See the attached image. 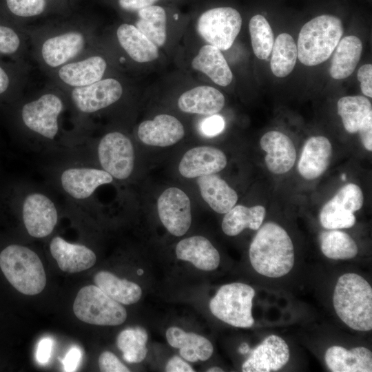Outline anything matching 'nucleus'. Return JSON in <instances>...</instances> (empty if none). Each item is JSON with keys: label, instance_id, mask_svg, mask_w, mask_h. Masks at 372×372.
Returning <instances> with one entry per match:
<instances>
[{"label": "nucleus", "instance_id": "38", "mask_svg": "<svg viewBox=\"0 0 372 372\" xmlns=\"http://www.w3.org/2000/svg\"><path fill=\"white\" fill-rule=\"evenodd\" d=\"M249 30L254 54L259 59H267L274 43L273 33L269 22L263 16L256 14L250 19Z\"/></svg>", "mask_w": 372, "mask_h": 372}, {"label": "nucleus", "instance_id": "27", "mask_svg": "<svg viewBox=\"0 0 372 372\" xmlns=\"http://www.w3.org/2000/svg\"><path fill=\"white\" fill-rule=\"evenodd\" d=\"M116 37L122 48L136 62H150L158 57V47L132 24H121Z\"/></svg>", "mask_w": 372, "mask_h": 372}, {"label": "nucleus", "instance_id": "26", "mask_svg": "<svg viewBox=\"0 0 372 372\" xmlns=\"http://www.w3.org/2000/svg\"><path fill=\"white\" fill-rule=\"evenodd\" d=\"M166 338L170 346L179 349L180 355L191 362L208 360L214 351L211 343L205 337L177 327L167 329Z\"/></svg>", "mask_w": 372, "mask_h": 372}, {"label": "nucleus", "instance_id": "14", "mask_svg": "<svg viewBox=\"0 0 372 372\" xmlns=\"http://www.w3.org/2000/svg\"><path fill=\"white\" fill-rule=\"evenodd\" d=\"M157 208L161 221L174 236H183L192 223L191 202L181 189L172 187L158 197Z\"/></svg>", "mask_w": 372, "mask_h": 372}, {"label": "nucleus", "instance_id": "28", "mask_svg": "<svg viewBox=\"0 0 372 372\" xmlns=\"http://www.w3.org/2000/svg\"><path fill=\"white\" fill-rule=\"evenodd\" d=\"M197 183L203 200L217 213H227L237 203L236 191L215 174L198 177Z\"/></svg>", "mask_w": 372, "mask_h": 372}, {"label": "nucleus", "instance_id": "19", "mask_svg": "<svg viewBox=\"0 0 372 372\" xmlns=\"http://www.w3.org/2000/svg\"><path fill=\"white\" fill-rule=\"evenodd\" d=\"M137 134L144 144L167 147L180 141L185 135V129L176 117L162 114L153 120L143 121L138 127Z\"/></svg>", "mask_w": 372, "mask_h": 372}, {"label": "nucleus", "instance_id": "44", "mask_svg": "<svg viewBox=\"0 0 372 372\" xmlns=\"http://www.w3.org/2000/svg\"><path fill=\"white\" fill-rule=\"evenodd\" d=\"M160 0H117L119 8L127 12H137L145 8L155 5Z\"/></svg>", "mask_w": 372, "mask_h": 372}, {"label": "nucleus", "instance_id": "41", "mask_svg": "<svg viewBox=\"0 0 372 372\" xmlns=\"http://www.w3.org/2000/svg\"><path fill=\"white\" fill-rule=\"evenodd\" d=\"M99 366L103 372H129L130 370L110 351L103 352L99 358Z\"/></svg>", "mask_w": 372, "mask_h": 372}, {"label": "nucleus", "instance_id": "34", "mask_svg": "<svg viewBox=\"0 0 372 372\" xmlns=\"http://www.w3.org/2000/svg\"><path fill=\"white\" fill-rule=\"evenodd\" d=\"M270 67L273 74L279 78L289 75L294 68L298 58L297 45L287 33L279 34L271 50Z\"/></svg>", "mask_w": 372, "mask_h": 372}, {"label": "nucleus", "instance_id": "30", "mask_svg": "<svg viewBox=\"0 0 372 372\" xmlns=\"http://www.w3.org/2000/svg\"><path fill=\"white\" fill-rule=\"evenodd\" d=\"M362 48L361 40L354 35L340 39L331 59L329 68L331 76L337 80L349 76L360 61Z\"/></svg>", "mask_w": 372, "mask_h": 372}, {"label": "nucleus", "instance_id": "24", "mask_svg": "<svg viewBox=\"0 0 372 372\" xmlns=\"http://www.w3.org/2000/svg\"><path fill=\"white\" fill-rule=\"evenodd\" d=\"M324 360L333 372L372 371V353L364 347L350 350L340 346L331 347L325 352Z\"/></svg>", "mask_w": 372, "mask_h": 372}, {"label": "nucleus", "instance_id": "31", "mask_svg": "<svg viewBox=\"0 0 372 372\" xmlns=\"http://www.w3.org/2000/svg\"><path fill=\"white\" fill-rule=\"evenodd\" d=\"M265 208L262 205L251 207L241 205L234 206L225 213L222 229L229 236L238 235L245 228L258 230L265 219Z\"/></svg>", "mask_w": 372, "mask_h": 372}, {"label": "nucleus", "instance_id": "15", "mask_svg": "<svg viewBox=\"0 0 372 372\" xmlns=\"http://www.w3.org/2000/svg\"><path fill=\"white\" fill-rule=\"evenodd\" d=\"M112 181L113 177L103 169L85 166L68 167L60 176V184L64 192L80 200L90 197L99 186Z\"/></svg>", "mask_w": 372, "mask_h": 372}, {"label": "nucleus", "instance_id": "23", "mask_svg": "<svg viewBox=\"0 0 372 372\" xmlns=\"http://www.w3.org/2000/svg\"><path fill=\"white\" fill-rule=\"evenodd\" d=\"M178 259L188 261L204 271L216 269L220 264V254L210 241L201 236L180 240L176 247Z\"/></svg>", "mask_w": 372, "mask_h": 372}, {"label": "nucleus", "instance_id": "25", "mask_svg": "<svg viewBox=\"0 0 372 372\" xmlns=\"http://www.w3.org/2000/svg\"><path fill=\"white\" fill-rule=\"evenodd\" d=\"M225 101L224 95L218 90L200 85L183 93L178 98V105L186 113L211 116L223 109Z\"/></svg>", "mask_w": 372, "mask_h": 372}, {"label": "nucleus", "instance_id": "47", "mask_svg": "<svg viewBox=\"0 0 372 372\" xmlns=\"http://www.w3.org/2000/svg\"><path fill=\"white\" fill-rule=\"evenodd\" d=\"M53 341L50 338H43L39 343L36 358L38 362L44 364L50 359L52 350Z\"/></svg>", "mask_w": 372, "mask_h": 372}, {"label": "nucleus", "instance_id": "39", "mask_svg": "<svg viewBox=\"0 0 372 372\" xmlns=\"http://www.w3.org/2000/svg\"><path fill=\"white\" fill-rule=\"evenodd\" d=\"M49 0H6L9 11L14 16L23 19H33L47 12Z\"/></svg>", "mask_w": 372, "mask_h": 372}, {"label": "nucleus", "instance_id": "7", "mask_svg": "<svg viewBox=\"0 0 372 372\" xmlns=\"http://www.w3.org/2000/svg\"><path fill=\"white\" fill-rule=\"evenodd\" d=\"M60 95L48 92L25 103L21 109V119L32 134L48 140H53L59 132V119L64 109Z\"/></svg>", "mask_w": 372, "mask_h": 372}, {"label": "nucleus", "instance_id": "11", "mask_svg": "<svg viewBox=\"0 0 372 372\" xmlns=\"http://www.w3.org/2000/svg\"><path fill=\"white\" fill-rule=\"evenodd\" d=\"M87 46V34L81 29H68L46 37L40 48L43 63L58 69L74 61Z\"/></svg>", "mask_w": 372, "mask_h": 372}, {"label": "nucleus", "instance_id": "17", "mask_svg": "<svg viewBox=\"0 0 372 372\" xmlns=\"http://www.w3.org/2000/svg\"><path fill=\"white\" fill-rule=\"evenodd\" d=\"M227 165V157L220 149L211 146L192 148L181 158L178 170L188 178L216 174Z\"/></svg>", "mask_w": 372, "mask_h": 372}, {"label": "nucleus", "instance_id": "29", "mask_svg": "<svg viewBox=\"0 0 372 372\" xmlns=\"http://www.w3.org/2000/svg\"><path fill=\"white\" fill-rule=\"evenodd\" d=\"M192 66L221 86L228 85L233 79L231 70L221 51L209 44L200 49L192 61Z\"/></svg>", "mask_w": 372, "mask_h": 372}, {"label": "nucleus", "instance_id": "43", "mask_svg": "<svg viewBox=\"0 0 372 372\" xmlns=\"http://www.w3.org/2000/svg\"><path fill=\"white\" fill-rule=\"evenodd\" d=\"M358 79L360 82L362 92L366 96L372 97V65H362L358 72Z\"/></svg>", "mask_w": 372, "mask_h": 372}, {"label": "nucleus", "instance_id": "13", "mask_svg": "<svg viewBox=\"0 0 372 372\" xmlns=\"http://www.w3.org/2000/svg\"><path fill=\"white\" fill-rule=\"evenodd\" d=\"M22 216L28 233L38 238L49 236L58 221V211L54 201L47 195L37 192L25 196Z\"/></svg>", "mask_w": 372, "mask_h": 372}, {"label": "nucleus", "instance_id": "1", "mask_svg": "<svg viewBox=\"0 0 372 372\" xmlns=\"http://www.w3.org/2000/svg\"><path fill=\"white\" fill-rule=\"evenodd\" d=\"M252 267L269 278L287 274L294 265V249L287 232L278 224L267 222L258 229L249 251Z\"/></svg>", "mask_w": 372, "mask_h": 372}, {"label": "nucleus", "instance_id": "42", "mask_svg": "<svg viewBox=\"0 0 372 372\" xmlns=\"http://www.w3.org/2000/svg\"><path fill=\"white\" fill-rule=\"evenodd\" d=\"M224 118L217 114H213L204 119L200 125V130L203 135L212 137L220 134L225 129Z\"/></svg>", "mask_w": 372, "mask_h": 372}, {"label": "nucleus", "instance_id": "5", "mask_svg": "<svg viewBox=\"0 0 372 372\" xmlns=\"http://www.w3.org/2000/svg\"><path fill=\"white\" fill-rule=\"evenodd\" d=\"M255 290L242 282H233L222 286L209 302L212 314L223 322L242 328L254 324L252 316V300Z\"/></svg>", "mask_w": 372, "mask_h": 372}, {"label": "nucleus", "instance_id": "49", "mask_svg": "<svg viewBox=\"0 0 372 372\" xmlns=\"http://www.w3.org/2000/svg\"><path fill=\"white\" fill-rule=\"evenodd\" d=\"M10 82L8 74L0 65V94L4 93L8 89Z\"/></svg>", "mask_w": 372, "mask_h": 372}, {"label": "nucleus", "instance_id": "35", "mask_svg": "<svg viewBox=\"0 0 372 372\" xmlns=\"http://www.w3.org/2000/svg\"><path fill=\"white\" fill-rule=\"evenodd\" d=\"M337 107L344 129L351 134L358 132L365 118L372 114L371 103L367 98L360 95L340 98Z\"/></svg>", "mask_w": 372, "mask_h": 372}, {"label": "nucleus", "instance_id": "36", "mask_svg": "<svg viewBox=\"0 0 372 372\" xmlns=\"http://www.w3.org/2000/svg\"><path fill=\"white\" fill-rule=\"evenodd\" d=\"M322 254L333 260H347L354 258L358 252L354 240L346 232L338 229L323 231L320 236Z\"/></svg>", "mask_w": 372, "mask_h": 372}, {"label": "nucleus", "instance_id": "8", "mask_svg": "<svg viewBox=\"0 0 372 372\" xmlns=\"http://www.w3.org/2000/svg\"><path fill=\"white\" fill-rule=\"evenodd\" d=\"M241 26V15L231 7L209 9L199 16L196 23L199 35L220 50H227L231 47Z\"/></svg>", "mask_w": 372, "mask_h": 372}, {"label": "nucleus", "instance_id": "6", "mask_svg": "<svg viewBox=\"0 0 372 372\" xmlns=\"http://www.w3.org/2000/svg\"><path fill=\"white\" fill-rule=\"evenodd\" d=\"M73 311L80 320L95 325L116 326L127 318V311L121 303L96 285H87L79 290L73 304Z\"/></svg>", "mask_w": 372, "mask_h": 372}, {"label": "nucleus", "instance_id": "40", "mask_svg": "<svg viewBox=\"0 0 372 372\" xmlns=\"http://www.w3.org/2000/svg\"><path fill=\"white\" fill-rule=\"evenodd\" d=\"M21 41L18 33L12 28L0 25V53L12 54L21 47Z\"/></svg>", "mask_w": 372, "mask_h": 372}, {"label": "nucleus", "instance_id": "52", "mask_svg": "<svg viewBox=\"0 0 372 372\" xmlns=\"http://www.w3.org/2000/svg\"><path fill=\"white\" fill-rule=\"evenodd\" d=\"M137 273H138V275H142V274L143 273V269H138V270L137 271Z\"/></svg>", "mask_w": 372, "mask_h": 372}, {"label": "nucleus", "instance_id": "50", "mask_svg": "<svg viewBox=\"0 0 372 372\" xmlns=\"http://www.w3.org/2000/svg\"><path fill=\"white\" fill-rule=\"evenodd\" d=\"M238 350L240 353L246 354L249 353L251 349L247 342H243L240 345Z\"/></svg>", "mask_w": 372, "mask_h": 372}, {"label": "nucleus", "instance_id": "21", "mask_svg": "<svg viewBox=\"0 0 372 372\" xmlns=\"http://www.w3.org/2000/svg\"><path fill=\"white\" fill-rule=\"evenodd\" d=\"M50 249L59 267L68 273L88 269L96 260L94 251L86 246L68 242L60 236L52 238Z\"/></svg>", "mask_w": 372, "mask_h": 372}, {"label": "nucleus", "instance_id": "53", "mask_svg": "<svg viewBox=\"0 0 372 372\" xmlns=\"http://www.w3.org/2000/svg\"><path fill=\"white\" fill-rule=\"evenodd\" d=\"M341 178H342V180H345L346 178H346V175H345L344 174H342L341 175Z\"/></svg>", "mask_w": 372, "mask_h": 372}, {"label": "nucleus", "instance_id": "22", "mask_svg": "<svg viewBox=\"0 0 372 372\" xmlns=\"http://www.w3.org/2000/svg\"><path fill=\"white\" fill-rule=\"evenodd\" d=\"M332 156V146L329 139L322 136H312L304 145L298 169L307 180L320 176L329 165Z\"/></svg>", "mask_w": 372, "mask_h": 372}, {"label": "nucleus", "instance_id": "18", "mask_svg": "<svg viewBox=\"0 0 372 372\" xmlns=\"http://www.w3.org/2000/svg\"><path fill=\"white\" fill-rule=\"evenodd\" d=\"M107 63L100 55L72 61L57 69L59 81L72 88L91 85L103 79Z\"/></svg>", "mask_w": 372, "mask_h": 372}, {"label": "nucleus", "instance_id": "32", "mask_svg": "<svg viewBox=\"0 0 372 372\" xmlns=\"http://www.w3.org/2000/svg\"><path fill=\"white\" fill-rule=\"evenodd\" d=\"M94 282L109 297L121 304L136 303L142 295V290L138 285L118 278L109 271L98 272L94 276Z\"/></svg>", "mask_w": 372, "mask_h": 372}, {"label": "nucleus", "instance_id": "33", "mask_svg": "<svg viewBox=\"0 0 372 372\" xmlns=\"http://www.w3.org/2000/svg\"><path fill=\"white\" fill-rule=\"evenodd\" d=\"M136 27L157 47H162L167 40V14L165 8L153 5L137 12Z\"/></svg>", "mask_w": 372, "mask_h": 372}, {"label": "nucleus", "instance_id": "9", "mask_svg": "<svg viewBox=\"0 0 372 372\" xmlns=\"http://www.w3.org/2000/svg\"><path fill=\"white\" fill-rule=\"evenodd\" d=\"M97 156L103 170L113 178L125 180L134 167V149L131 140L120 132L105 134L97 146Z\"/></svg>", "mask_w": 372, "mask_h": 372}, {"label": "nucleus", "instance_id": "46", "mask_svg": "<svg viewBox=\"0 0 372 372\" xmlns=\"http://www.w3.org/2000/svg\"><path fill=\"white\" fill-rule=\"evenodd\" d=\"M81 351L76 347H72L63 360L64 371H75L81 360Z\"/></svg>", "mask_w": 372, "mask_h": 372}, {"label": "nucleus", "instance_id": "16", "mask_svg": "<svg viewBox=\"0 0 372 372\" xmlns=\"http://www.w3.org/2000/svg\"><path fill=\"white\" fill-rule=\"evenodd\" d=\"M242 364L243 372H270L282 368L289 361L290 353L286 342L276 335H270L255 349Z\"/></svg>", "mask_w": 372, "mask_h": 372}, {"label": "nucleus", "instance_id": "45", "mask_svg": "<svg viewBox=\"0 0 372 372\" xmlns=\"http://www.w3.org/2000/svg\"><path fill=\"white\" fill-rule=\"evenodd\" d=\"M358 132L363 146L371 152L372 150V114L365 118Z\"/></svg>", "mask_w": 372, "mask_h": 372}, {"label": "nucleus", "instance_id": "48", "mask_svg": "<svg viewBox=\"0 0 372 372\" xmlns=\"http://www.w3.org/2000/svg\"><path fill=\"white\" fill-rule=\"evenodd\" d=\"M165 371L167 372H194L192 367L178 356L172 357L167 363Z\"/></svg>", "mask_w": 372, "mask_h": 372}, {"label": "nucleus", "instance_id": "54", "mask_svg": "<svg viewBox=\"0 0 372 372\" xmlns=\"http://www.w3.org/2000/svg\"><path fill=\"white\" fill-rule=\"evenodd\" d=\"M49 1H50V0H49Z\"/></svg>", "mask_w": 372, "mask_h": 372}, {"label": "nucleus", "instance_id": "51", "mask_svg": "<svg viewBox=\"0 0 372 372\" xmlns=\"http://www.w3.org/2000/svg\"><path fill=\"white\" fill-rule=\"evenodd\" d=\"M207 371H208V372H223V370L220 367L214 366V367H211V368L208 369L207 370Z\"/></svg>", "mask_w": 372, "mask_h": 372}, {"label": "nucleus", "instance_id": "20", "mask_svg": "<svg viewBox=\"0 0 372 372\" xmlns=\"http://www.w3.org/2000/svg\"><path fill=\"white\" fill-rule=\"evenodd\" d=\"M260 144L267 152L265 161L271 172L282 174L292 168L296 159V150L289 136L278 131H270L262 136Z\"/></svg>", "mask_w": 372, "mask_h": 372}, {"label": "nucleus", "instance_id": "2", "mask_svg": "<svg viewBox=\"0 0 372 372\" xmlns=\"http://www.w3.org/2000/svg\"><path fill=\"white\" fill-rule=\"evenodd\" d=\"M333 303L336 314L349 327L360 331L372 329V288L363 277L353 273L342 275Z\"/></svg>", "mask_w": 372, "mask_h": 372}, {"label": "nucleus", "instance_id": "3", "mask_svg": "<svg viewBox=\"0 0 372 372\" xmlns=\"http://www.w3.org/2000/svg\"><path fill=\"white\" fill-rule=\"evenodd\" d=\"M343 34L341 20L335 16H318L302 27L298 39L299 61L307 66L317 65L327 61Z\"/></svg>", "mask_w": 372, "mask_h": 372}, {"label": "nucleus", "instance_id": "4", "mask_svg": "<svg viewBox=\"0 0 372 372\" xmlns=\"http://www.w3.org/2000/svg\"><path fill=\"white\" fill-rule=\"evenodd\" d=\"M0 268L8 281L20 293L34 296L46 285V275L38 255L30 249L10 245L0 254Z\"/></svg>", "mask_w": 372, "mask_h": 372}, {"label": "nucleus", "instance_id": "37", "mask_svg": "<svg viewBox=\"0 0 372 372\" xmlns=\"http://www.w3.org/2000/svg\"><path fill=\"white\" fill-rule=\"evenodd\" d=\"M148 336L145 329L141 327H130L123 330L118 335L116 344L123 352V359L129 363H139L146 357V343Z\"/></svg>", "mask_w": 372, "mask_h": 372}, {"label": "nucleus", "instance_id": "10", "mask_svg": "<svg viewBox=\"0 0 372 372\" xmlns=\"http://www.w3.org/2000/svg\"><path fill=\"white\" fill-rule=\"evenodd\" d=\"M363 203L360 187L353 183L347 184L322 207L319 215L320 224L327 229L350 228L356 220L354 212L362 208Z\"/></svg>", "mask_w": 372, "mask_h": 372}, {"label": "nucleus", "instance_id": "12", "mask_svg": "<svg viewBox=\"0 0 372 372\" xmlns=\"http://www.w3.org/2000/svg\"><path fill=\"white\" fill-rule=\"evenodd\" d=\"M123 93V86L118 80L106 78L89 85L72 88L70 98L80 113L90 114L114 104Z\"/></svg>", "mask_w": 372, "mask_h": 372}]
</instances>
